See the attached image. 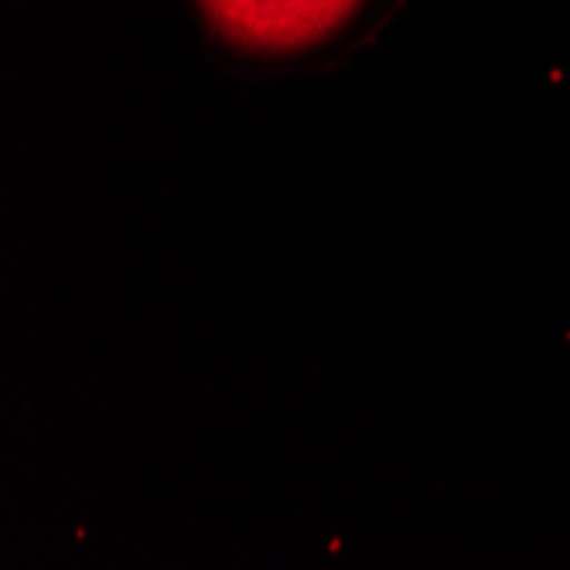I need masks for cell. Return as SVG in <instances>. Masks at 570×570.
Segmentation results:
<instances>
[{
	"mask_svg": "<svg viewBox=\"0 0 570 570\" xmlns=\"http://www.w3.org/2000/svg\"><path fill=\"white\" fill-rule=\"evenodd\" d=\"M198 4L226 41L246 51L284 56L332 38L362 0H198Z\"/></svg>",
	"mask_w": 570,
	"mask_h": 570,
	"instance_id": "1",
	"label": "cell"
}]
</instances>
